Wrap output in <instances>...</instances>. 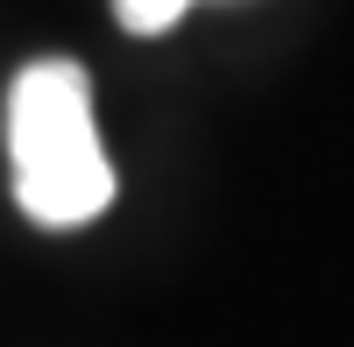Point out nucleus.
Instances as JSON below:
<instances>
[{"mask_svg":"<svg viewBox=\"0 0 354 347\" xmlns=\"http://www.w3.org/2000/svg\"><path fill=\"white\" fill-rule=\"evenodd\" d=\"M15 206L36 227H85L113 206V163L93 128V85L71 57H36L8 85Z\"/></svg>","mask_w":354,"mask_h":347,"instance_id":"obj_1","label":"nucleus"},{"mask_svg":"<svg viewBox=\"0 0 354 347\" xmlns=\"http://www.w3.org/2000/svg\"><path fill=\"white\" fill-rule=\"evenodd\" d=\"M198 8V0H113V15H121L128 36H163V28H177Z\"/></svg>","mask_w":354,"mask_h":347,"instance_id":"obj_2","label":"nucleus"}]
</instances>
